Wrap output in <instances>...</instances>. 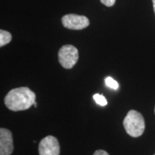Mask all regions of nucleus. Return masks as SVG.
Instances as JSON below:
<instances>
[{
  "instance_id": "f257e3e1",
  "label": "nucleus",
  "mask_w": 155,
  "mask_h": 155,
  "mask_svg": "<svg viewBox=\"0 0 155 155\" xmlns=\"http://www.w3.org/2000/svg\"><path fill=\"white\" fill-rule=\"evenodd\" d=\"M36 95L28 87L12 89L5 98V104L12 111H25L35 103Z\"/></svg>"
},
{
  "instance_id": "f03ea898",
  "label": "nucleus",
  "mask_w": 155,
  "mask_h": 155,
  "mask_svg": "<svg viewBox=\"0 0 155 155\" xmlns=\"http://www.w3.org/2000/svg\"><path fill=\"white\" fill-rule=\"evenodd\" d=\"M127 133L132 137H139L143 134L145 129V122L143 116L135 110H130L123 121Z\"/></svg>"
},
{
  "instance_id": "7ed1b4c3",
  "label": "nucleus",
  "mask_w": 155,
  "mask_h": 155,
  "mask_svg": "<svg viewBox=\"0 0 155 155\" xmlns=\"http://www.w3.org/2000/svg\"><path fill=\"white\" fill-rule=\"evenodd\" d=\"M58 61L65 69H71L78 61V50L71 45H63L58 52Z\"/></svg>"
},
{
  "instance_id": "20e7f679",
  "label": "nucleus",
  "mask_w": 155,
  "mask_h": 155,
  "mask_svg": "<svg viewBox=\"0 0 155 155\" xmlns=\"http://www.w3.org/2000/svg\"><path fill=\"white\" fill-rule=\"evenodd\" d=\"M62 24L65 28L70 30H80L87 28L90 25L88 17L83 15L69 14L62 17Z\"/></svg>"
},
{
  "instance_id": "39448f33",
  "label": "nucleus",
  "mask_w": 155,
  "mask_h": 155,
  "mask_svg": "<svg viewBox=\"0 0 155 155\" xmlns=\"http://www.w3.org/2000/svg\"><path fill=\"white\" fill-rule=\"evenodd\" d=\"M40 155H60V144L58 139L53 136H47L39 144Z\"/></svg>"
},
{
  "instance_id": "423d86ee",
  "label": "nucleus",
  "mask_w": 155,
  "mask_h": 155,
  "mask_svg": "<svg viewBox=\"0 0 155 155\" xmlns=\"http://www.w3.org/2000/svg\"><path fill=\"white\" fill-rule=\"evenodd\" d=\"M14 150L12 134L9 129H0V155H10Z\"/></svg>"
},
{
  "instance_id": "0eeeda50",
  "label": "nucleus",
  "mask_w": 155,
  "mask_h": 155,
  "mask_svg": "<svg viewBox=\"0 0 155 155\" xmlns=\"http://www.w3.org/2000/svg\"><path fill=\"white\" fill-rule=\"evenodd\" d=\"M12 40V35L10 32L6 30H0V47L6 45Z\"/></svg>"
},
{
  "instance_id": "6e6552de",
  "label": "nucleus",
  "mask_w": 155,
  "mask_h": 155,
  "mask_svg": "<svg viewBox=\"0 0 155 155\" xmlns=\"http://www.w3.org/2000/svg\"><path fill=\"white\" fill-rule=\"evenodd\" d=\"M106 86H108V88L114 89V90H117L119 88V83L117 81H116L114 78H112L111 77H108L106 78L105 80Z\"/></svg>"
},
{
  "instance_id": "1a4fd4ad",
  "label": "nucleus",
  "mask_w": 155,
  "mask_h": 155,
  "mask_svg": "<svg viewBox=\"0 0 155 155\" xmlns=\"http://www.w3.org/2000/svg\"><path fill=\"white\" fill-rule=\"evenodd\" d=\"M94 99L95 101L97 104H98V105L100 106H106L107 105L108 102L107 101H106V98L104 97L103 95H101V94H95L94 96Z\"/></svg>"
},
{
  "instance_id": "9d476101",
  "label": "nucleus",
  "mask_w": 155,
  "mask_h": 155,
  "mask_svg": "<svg viewBox=\"0 0 155 155\" xmlns=\"http://www.w3.org/2000/svg\"><path fill=\"white\" fill-rule=\"evenodd\" d=\"M101 2L106 7H112L116 2V0H100Z\"/></svg>"
},
{
  "instance_id": "9b49d317",
  "label": "nucleus",
  "mask_w": 155,
  "mask_h": 155,
  "mask_svg": "<svg viewBox=\"0 0 155 155\" xmlns=\"http://www.w3.org/2000/svg\"><path fill=\"white\" fill-rule=\"evenodd\" d=\"M93 155H109V154H108V153L106 152V151L99 150L96 151Z\"/></svg>"
},
{
  "instance_id": "f8f14e48",
  "label": "nucleus",
  "mask_w": 155,
  "mask_h": 155,
  "mask_svg": "<svg viewBox=\"0 0 155 155\" xmlns=\"http://www.w3.org/2000/svg\"><path fill=\"white\" fill-rule=\"evenodd\" d=\"M152 3H153V8H154V11L155 13V0H152Z\"/></svg>"
},
{
  "instance_id": "ddd939ff",
  "label": "nucleus",
  "mask_w": 155,
  "mask_h": 155,
  "mask_svg": "<svg viewBox=\"0 0 155 155\" xmlns=\"http://www.w3.org/2000/svg\"><path fill=\"white\" fill-rule=\"evenodd\" d=\"M154 114H155V107H154Z\"/></svg>"
},
{
  "instance_id": "4468645a",
  "label": "nucleus",
  "mask_w": 155,
  "mask_h": 155,
  "mask_svg": "<svg viewBox=\"0 0 155 155\" xmlns=\"http://www.w3.org/2000/svg\"><path fill=\"white\" fill-rule=\"evenodd\" d=\"M154 155H155V154H154Z\"/></svg>"
}]
</instances>
